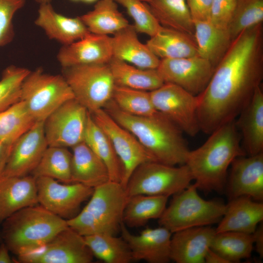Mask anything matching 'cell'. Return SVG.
I'll list each match as a JSON object with an SVG mask.
<instances>
[{
	"mask_svg": "<svg viewBox=\"0 0 263 263\" xmlns=\"http://www.w3.org/2000/svg\"><path fill=\"white\" fill-rule=\"evenodd\" d=\"M263 78V23L243 31L216 67L198 96L200 131L210 134L235 119Z\"/></svg>",
	"mask_w": 263,
	"mask_h": 263,
	"instance_id": "cell-1",
	"label": "cell"
},
{
	"mask_svg": "<svg viewBox=\"0 0 263 263\" xmlns=\"http://www.w3.org/2000/svg\"><path fill=\"white\" fill-rule=\"evenodd\" d=\"M118 124L131 132L158 162L170 166L185 164L189 151L183 132L157 112L149 116L121 111L111 99L103 108Z\"/></svg>",
	"mask_w": 263,
	"mask_h": 263,
	"instance_id": "cell-2",
	"label": "cell"
},
{
	"mask_svg": "<svg viewBox=\"0 0 263 263\" xmlns=\"http://www.w3.org/2000/svg\"><path fill=\"white\" fill-rule=\"evenodd\" d=\"M210 135L202 146L189 150L185 164L198 189L219 191L225 185L227 170L233 160L246 153L241 146L235 119L221 126Z\"/></svg>",
	"mask_w": 263,
	"mask_h": 263,
	"instance_id": "cell-3",
	"label": "cell"
},
{
	"mask_svg": "<svg viewBox=\"0 0 263 263\" xmlns=\"http://www.w3.org/2000/svg\"><path fill=\"white\" fill-rule=\"evenodd\" d=\"M68 226L66 220L37 205L7 218L0 235L9 250L19 256L43 246Z\"/></svg>",
	"mask_w": 263,
	"mask_h": 263,
	"instance_id": "cell-4",
	"label": "cell"
},
{
	"mask_svg": "<svg viewBox=\"0 0 263 263\" xmlns=\"http://www.w3.org/2000/svg\"><path fill=\"white\" fill-rule=\"evenodd\" d=\"M128 199L120 183L109 181L95 188L90 200L68 225L83 236L103 233L116 235L120 231Z\"/></svg>",
	"mask_w": 263,
	"mask_h": 263,
	"instance_id": "cell-5",
	"label": "cell"
},
{
	"mask_svg": "<svg viewBox=\"0 0 263 263\" xmlns=\"http://www.w3.org/2000/svg\"><path fill=\"white\" fill-rule=\"evenodd\" d=\"M194 184L173 195L170 204L158 219L160 226L173 233L219 222L225 213L226 205L218 201L203 199Z\"/></svg>",
	"mask_w": 263,
	"mask_h": 263,
	"instance_id": "cell-6",
	"label": "cell"
},
{
	"mask_svg": "<svg viewBox=\"0 0 263 263\" xmlns=\"http://www.w3.org/2000/svg\"><path fill=\"white\" fill-rule=\"evenodd\" d=\"M73 98L62 75L49 74L42 68L30 71L22 84L20 100L36 122H43L60 105Z\"/></svg>",
	"mask_w": 263,
	"mask_h": 263,
	"instance_id": "cell-7",
	"label": "cell"
},
{
	"mask_svg": "<svg viewBox=\"0 0 263 263\" xmlns=\"http://www.w3.org/2000/svg\"><path fill=\"white\" fill-rule=\"evenodd\" d=\"M192 180L186 164L170 166L150 161L135 169L125 189L128 197L137 194L169 197L187 188Z\"/></svg>",
	"mask_w": 263,
	"mask_h": 263,
	"instance_id": "cell-8",
	"label": "cell"
},
{
	"mask_svg": "<svg viewBox=\"0 0 263 263\" xmlns=\"http://www.w3.org/2000/svg\"><path fill=\"white\" fill-rule=\"evenodd\" d=\"M62 75L75 99L90 113L103 109L112 99L115 85L108 64L64 67Z\"/></svg>",
	"mask_w": 263,
	"mask_h": 263,
	"instance_id": "cell-9",
	"label": "cell"
},
{
	"mask_svg": "<svg viewBox=\"0 0 263 263\" xmlns=\"http://www.w3.org/2000/svg\"><path fill=\"white\" fill-rule=\"evenodd\" d=\"M150 94L156 111L169 119L183 132L195 136L200 131L197 95L171 83H164Z\"/></svg>",
	"mask_w": 263,
	"mask_h": 263,
	"instance_id": "cell-10",
	"label": "cell"
},
{
	"mask_svg": "<svg viewBox=\"0 0 263 263\" xmlns=\"http://www.w3.org/2000/svg\"><path fill=\"white\" fill-rule=\"evenodd\" d=\"M89 113L75 98L58 107L43 121L48 146L72 148L83 142Z\"/></svg>",
	"mask_w": 263,
	"mask_h": 263,
	"instance_id": "cell-11",
	"label": "cell"
},
{
	"mask_svg": "<svg viewBox=\"0 0 263 263\" xmlns=\"http://www.w3.org/2000/svg\"><path fill=\"white\" fill-rule=\"evenodd\" d=\"M90 113L110 138L121 162L124 173L121 184L125 188L130 176L138 166L156 161L131 132L118 124L103 109Z\"/></svg>",
	"mask_w": 263,
	"mask_h": 263,
	"instance_id": "cell-12",
	"label": "cell"
},
{
	"mask_svg": "<svg viewBox=\"0 0 263 263\" xmlns=\"http://www.w3.org/2000/svg\"><path fill=\"white\" fill-rule=\"evenodd\" d=\"M36 186L40 205L66 220L79 213L81 205L94 189L78 183L60 184L47 177H37Z\"/></svg>",
	"mask_w": 263,
	"mask_h": 263,
	"instance_id": "cell-13",
	"label": "cell"
},
{
	"mask_svg": "<svg viewBox=\"0 0 263 263\" xmlns=\"http://www.w3.org/2000/svg\"><path fill=\"white\" fill-rule=\"evenodd\" d=\"M94 255L84 236L69 226L43 246L18 256L24 263H90Z\"/></svg>",
	"mask_w": 263,
	"mask_h": 263,
	"instance_id": "cell-14",
	"label": "cell"
},
{
	"mask_svg": "<svg viewBox=\"0 0 263 263\" xmlns=\"http://www.w3.org/2000/svg\"><path fill=\"white\" fill-rule=\"evenodd\" d=\"M215 69L208 61L197 56L161 59L156 70L165 83L176 85L198 95L207 87Z\"/></svg>",
	"mask_w": 263,
	"mask_h": 263,
	"instance_id": "cell-15",
	"label": "cell"
},
{
	"mask_svg": "<svg viewBox=\"0 0 263 263\" xmlns=\"http://www.w3.org/2000/svg\"><path fill=\"white\" fill-rule=\"evenodd\" d=\"M48 147L43 122H36L14 143L1 177H21L31 174Z\"/></svg>",
	"mask_w": 263,
	"mask_h": 263,
	"instance_id": "cell-16",
	"label": "cell"
},
{
	"mask_svg": "<svg viewBox=\"0 0 263 263\" xmlns=\"http://www.w3.org/2000/svg\"><path fill=\"white\" fill-rule=\"evenodd\" d=\"M120 232L130 248L133 261L143 260L149 263H168L171 261L172 233L166 228H146L139 235H134L122 223Z\"/></svg>",
	"mask_w": 263,
	"mask_h": 263,
	"instance_id": "cell-17",
	"label": "cell"
},
{
	"mask_svg": "<svg viewBox=\"0 0 263 263\" xmlns=\"http://www.w3.org/2000/svg\"><path fill=\"white\" fill-rule=\"evenodd\" d=\"M228 183L230 199L246 196L261 202L263 199V152L235 158L231 164Z\"/></svg>",
	"mask_w": 263,
	"mask_h": 263,
	"instance_id": "cell-18",
	"label": "cell"
},
{
	"mask_svg": "<svg viewBox=\"0 0 263 263\" xmlns=\"http://www.w3.org/2000/svg\"><path fill=\"white\" fill-rule=\"evenodd\" d=\"M112 57L111 37L91 33L70 44L63 45L57 55L62 68L108 64Z\"/></svg>",
	"mask_w": 263,
	"mask_h": 263,
	"instance_id": "cell-19",
	"label": "cell"
},
{
	"mask_svg": "<svg viewBox=\"0 0 263 263\" xmlns=\"http://www.w3.org/2000/svg\"><path fill=\"white\" fill-rule=\"evenodd\" d=\"M216 234L208 226L194 227L172 234L170 260L176 263H204Z\"/></svg>",
	"mask_w": 263,
	"mask_h": 263,
	"instance_id": "cell-20",
	"label": "cell"
},
{
	"mask_svg": "<svg viewBox=\"0 0 263 263\" xmlns=\"http://www.w3.org/2000/svg\"><path fill=\"white\" fill-rule=\"evenodd\" d=\"M38 204L34 176L0 177V224L21 209Z\"/></svg>",
	"mask_w": 263,
	"mask_h": 263,
	"instance_id": "cell-21",
	"label": "cell"
},
{
	"mask_svg": "<svg viewBox=\"0 0 263 263\" xmlns=\"http://www.w3.org/2000/svg\"><path fill=\"white\" fill-rule=\"evenodd\" d=\"M235 119L242 138L244 150L248 155L263 152V91L262 84ZM237 116V117H238Z\"/></svg>",
	"mask_w": 263,
	"mask_h": 263,
	"instance_id": "cell-22",
	"label": "cell"
},
{
	"mask_svg": "<svg viewBox=\"0 0 263 263\" xmlns=\"http://www.w3.org/2000/svg\"><path fill=\"white\" fill-rule=\"evenodd\" d=\"M35 23L49 38L63 45L70 44L90 33L79 17L69 18L59 14L50 3L40 4Z\"/></svg>",
	"mask_w": 263,
	"mask_h": 263,
	"instance_id": "cell-23",
	"label": "cell"
},
{
	"mask_svg": "<svg viewBox=\"0 0 263 263\" xmlns=\"http://www.w3.org/2000/svg\"><path fill=\"white\" fill-rule=\"evenodd\" d=\"M263 220V204L246 196L232 198L215 228L216 233L236 231L253 233Z\"/></svg>",
	"mask_w": 263,
	"mask_h": 263,
	"instance_id": "cell-24",
	"label": "cell"
},
{
	"mask_svg": "<svg viewBox=\"0 0 263 263\" xmlns=\"http://www.w3.org/2000/svg\"><path fill=\"white\" fill-rule=\"evenodd\" d=\"M133 25L129 24L113 35V57L143 69H156L160 59L138 39Z\"/></svg>",
	"mask_w": 263,
	"mask_h": 263,
	"instance_id": "cell-25",
	"label": "cell"
},
{
	"mask_svg": "<svg viewBox=\"0 0 263 263\" xmlns=\"http://www.w3.org/2000/svg\"><path fill=\"white\" fill-rule=\"evenodd\" d=\"M72 148L73 183H80L94 188L110 181L105 164L84 141Z\"/></svg>",
	"mask_w": 263,
	"mask_h": 263,
	"instance_id": "cell-26",
	"label": "cell"
},
{
	"mask_svg": "<svg viewBox=\"0 0 263 263\" xmlns=\"http://www.w3.org/2000/svg\"><path fill=\"white\" fill-rule=\"evenodd\" d=\"M146 45L160 59L199 56L194 38L182 32L162 26Z\"/></svg>",
	"mask_w": 263,
	"mask_h": 263,
	"instance_id": "cell-27",
	"label": "cell"
},
{
	"mask_svg": "<svg viewBox=\"0 0 263 263\" xmlns=\"http://www.w3.org/2000/svg\"><path fill=\"white\" fill-rule=\"evenodd\" d=\"M194 23V37L199 56L216 68L232 42L229 33L227 29L216 27L210 21Z\"/></svg>",
	"mask_w": 263,
	"mask_h": 263,
	"instance_id": "cell-28",
	"label": "cell"
},
{
	"mask_svg": "<svg viewBox=\"0 0 263 263\" xmlns=\"http://www.w3.org/2000/svg\"><path fill=\"white\" fill-rule=\"evenodd\" d=\"M83 141L102 160L108 171L110 181L121 183L123 167L112 143L89 113Z\"/></svg>",
	"mask_w": 263,
	"mask_h": 263,
	"instance_id": "cell-29",
	"label": "cell"
},
{
	"mask_svg": "<svg viewBox=\"0 0 263 263\" xmlns=\"http://www.w3.org/2000/svg\"><path fill=\"white\" fill-rule=\"evenodd\" d=\"M115 85L151 92L165 83L156 69H143L112 57L108 63Z\"/></svg>",
	"mask_w": 263,
	"mask_h": 263,
	"instance_id": "cell-30",
	"label": "cell"
},
{
	"mask_svg": "<svg viewBox=\"0 0 263 263\" xmlns=\"http://www.w3.org/2000/svg\"><path fill=\"white\" fill-rule=\"evenodd\" d=\"M146 3L162 26L194 38V23L186 0H150Z\"/></svg>",
	"mask_w": 263,
	"mask_h": 263,
	"instance_id": "cell-31",
	"label": "cell"
},
{
	"mask_svg": "<svg viewBox=\"0 0 263 263\" xmlns=\"http://www.w3.org/2000/svg\"><path fill=\"white\" fill-rule=\"evenodd\" d=\"M89 31L99 35H113L130 24L113 0H99L94 9L79 17Z\"/></svg>",
	"mask_w": 263,
	"mask_h": 263,
	"instance_id": "cell-32",
	"label": "cell"
},
{
	"mask_svg": "<svg viewBox=\"0 0 263 263\" xmlns=\"http://www.w3.org/2000/svg\"><path fill=\"white\" fill-rule=\"evenodd\" d=\"M168 196L137 194L128 197L123 214V223L129 227L144 225L159 219L167 207Z\"/></svg>",
	"mask_w": 263,
	"mask_h": 263,
	"instance_id": "cell-33",
	"label": "cell"
},
{
	"mask_svg": "<svg viewBox=\"0 0 263 263\" xmlns=\"http://www.w3.org/2000/svg\"><path fill=\"white\" fill-rule=\"evenodd\" d=\"M94 256L106 263H129L133 261L126 242L116 235L98 233L84 236Z\"/></svg>",
	"mask_w": 263,
	"mask_h": 263,
	"instance_id": "cell-34",
	"label": "cell"
},
{
	"mask_svg": "<svg viewBox=\"0 0 263 263\" xmlns=\"http://www.w3.org/2000/svg\"><path fill=\"white\" fill-rule=\"evenodd\" d=\"M72 153L67 148L48 146L31 173L35 177H47L64 183H72Z\"/></svg>",
	"mask_w": 263,
	"mask_h": 263,
	"instance_id": "cell-35",
	"label": "cell"
},
{
	"mask_svg": "<svg viewBox=\"0 0 263 263\" xmlns=\"http://www.w3.org/2000/svg\"><path fill=\"white\" fill-rule=\"evenodd\" d=\"M254 245L253 233L225 231L215 234L210 248L228 263H239L249 258Z\"/></svg>",
	"mask_w": 263,
	"mask_h": 263,
	"instance_id": "cell-36",
	"label": "cell"
},
{
	"mask_svg": "<svg viewBox=\"0 0 263 263\" xmlns=\"http://www.w3.org/2000/svg\"><path fill=\"white\" fill-rule=\"evenodd\" d=\"M36 122L20 100L0 112V141L13 144Z\"/></svg>",
	"mask_w": 263,
	"mask_h": 263,
	"instance_id": "cell-37",
	"label": "cell"
},
{
	"mask_svg": "<svg viewBox=\"0 0 263 263\" xmlns=\"http://www.w3.org/2000/svg\"><path fill=\"white\" fill-rule=\"evenodd\" d=\"M112 99L119 109L131 115L149 116L157 112L150 92L115 85Z\"/></svg>",
	"mask_w": 263,
	"mask_h": 263,
	"instance_id": "cell-38",
	"label": "cell"
},
{
	"mask_svg": "<svg viewBox=\"0 0 263 263\" xmlns=\"http://www.w3.org/2000/svg\"><path fill=\"white\" fill-rule=\"evenodd\" d=\"M263 22V0H237L227 27L233 41L243 31Z\"/></svg>",
	"mask_w": 263,
	"mask_h": 263,
	"instance_id": "cell-39",
	"label": "cell"
},
{
	"mask_svg": "<svg viewBox=\"0 0 263 263\" xmlns=\"http://www.w3.org/2000/svg\"><path fill=\"white\" fill-rule=\"evenodd\" d=\"M30 72L13 65L4 69L0 79V112L20 100L22 84Z\"/></svg>",
	"mask_w": 263,
	"mask_h": 263,
	"instance_id": "cell-40",
	"label": "cell"
},
{
	"mask_svg": "<svg viewBox=\"0 0 263 263\" xmlns=\"http://www.w3.org/2000/svg\"><path fill=\"white\" fill-rule=\"evenodd\" d=\"M123 6L134 21L137 32L150 37L155 35L162 26L156 19L147 3L142 0H113Z\"/></svg>",
	"mask_w": 263,
	"mask_h": 263,
	"instance_id": "cell-41",
	"label": "cell"
},
{
	"mask_svg": "<svg viewBox=\"0 0 263 263\" xmlns=\"http://www.w3.org/2000/svg\"><path fill=\"white\" fill-rule=\"evenodd\" d=\"M25 3V0H0V47L13 39L15 33L13 19Z\"/></svg>",
	"mask_w": 263,
	"mask_h": 263,
	"instance_id": "cell-42",
	"label": "cell"
},
{
	"mask_svg": "<svg viewBox=\"0 0 263 263\" xmlns=\"http://www.w3.org/2000/svg\"><path fill=\"white\" fill-rule=\"evenodd\" d=\"M237 0H212L210 21L216 27L226 29Z\"/></svg>",
	"mask_w": 263,
	"mask_h": 263,
	"instance_id": "cell-43",
	"label": "cell"
},
{
	"mask_svg": "<svg viewBox=\"0 0 263 263\" xmlns=\"http://www.w3.org/2000/svg\"><path fill=\"white\" fill-rule=\"evenodd\" d=\"M212 0H186L194 21H209Z\"/></svg>",
	"mask_w": 263,
	"mask_h": 263,
	"instance_id": "cell-44",
	"label": "cell"
},
{
	"mask_svg": "<svg viewBox=\"0 0 263 263\" xmlns=\"http://www.w3.org/2000/svg\"><path fill=\"white\" fill-rule=\"evenodd\" d=\"M14 144L0 141V177L8 162Z\"/></svg>",
	"mask_w": 263,
	"mask_h": 263,
	"instance_id": "cell-45",
	"label": "cell"
},
{
	"mask_svg": "<svg viewBox=\"0 0 263 263\" xmlns=\"http://www.w3.org/2000/svg\"><path fill=\"white\" fill-rule=\"evenodd\" d=\"M254 244H255L256 251L260 256L263 257V225L257 228L253 233Z\"/></svg>",
	"mask_w": 263,
	"mask_h": 263,
	"instance_id": "cell-46",
	"label": "cell"
},
{
	"mask_svg": "<svg viewBox=\"0 0 263 263\" xmlns=\"http://www.w3.org/2000/svg\"><path fill=\"white\" fill-rule=\"evenodd\" d=\"M205 263H228L225 259L210 248L208 249L205 257Z\"/></svg>",
	"mask_w": 263,
	"mask_h": 263,
	"instance_id": "cell-47",
	"label": "cell"
},
{
	"mask_svg": "<svg viewBox=\"0 0 263 263\" xmlns=\"http://www.w3.org/2000/svg\"><path fill=\"white\" fill-rule=\"evenodd\" d=\"M9 251L7 246L2 242L0 245V263H11L13 262V260L9 255Z\"/></svg>",
	"mask_w": 263,
	"mask_h": 263,
	"instance_id": "cell-48",
	"label": "cell"
},
{
	"mask_svg": "<svg viewBox=\"0 0 263 263\" xmlns=\"http://www.w3.org/2000/svg\"><path fill=\"white\" fill-rule=\"evenodd\" d=\"M37 2L42 4L45 3H50L52 0H35Z\"/></svg>",
	"mask_w": 263,
	"mask_h": 263,
	"instance_id": "cell-49",
	"label": "cell"
},
{
	"mask_svg": "<svg viewBox=\"0 0 263 263\" xmlns=\"http://www.w3.org/2000/svg\"><path fill=\"white\" fill-rule=\"evenodd\" d=\"M86 3H92L97 1V0H81Z\"/></svg>",
	"mask_w": 263,
	"mask_h": 263,
	"instance_id": "cell-50",
	"label": "cell"
},
{
	"mask_svg": "<svg viewBox=\"0 0 263 263\" xmlns=\"http://www.w3.org/2000/svg\"><path fill=\"white\" fill-rule=\"evenodd\" d=\"M142 1L145 2H147L148 1H149L150 0H142Z\"/></svg>",
	"mask_w": 263,
	"mask_h": 263,
	"instance_id": "cell-51",
	"label": "cell"
},
{
	"mask_svg": "<svg viewBox=\"0 0 263 263\" xmlns=\"http://www.w3.org/2000/svg\"><path fill=\"white\" fill-rule=\"evenodd\" d=\"M1 241H2V240H1V235H0V242Z\"/></svg>",
	"mask_w": 263,
	"mask_h": 263,
	"instance_id": "cell-52",
	"label": "cell"
},
{
	"mask_svg": "<svg viewBox=\"0 0 263 263\" xmlns=\"http://www.w3.org/2000/svg\"><path fill=\"white\" fill-rule=\"evenodd\" d=\"M73 0V1H79V0Z\"/></svg>",
	"mask_w": 263,
	"mask_h": 263,
	"instance_id": "cell-53",
	"label": "cell"
}]
</instances>
